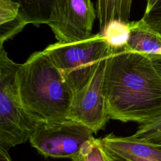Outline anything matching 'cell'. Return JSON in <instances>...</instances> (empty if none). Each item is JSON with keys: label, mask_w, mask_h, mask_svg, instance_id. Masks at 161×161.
Returning <instances> with one entry per match:
<instances>
[{"label": "cell", "mask_w": 161, "mask_h": 161, "mask_svg": "<svg viewBox=\"0 0 161 161\" xmlns=\"http://www.w3.org/2000/svg\"><path fill=\"white\" fill-rule=\"evenodd\" d=\"M103 91L111 119L140 125L161 117V77L148 55L113 49L106 60Z\"/></svg>", "instance_id": "cell-1"}, {"label": "cell", "mask_w": 161, "mask_h": 161, "mask_svg": "<svg viewBox=\"0 0 161 161\" xmlns=\"http://www.w3.org/2000/svg\"><path fill=\"white\" fill-rule=\"evenodd\" d=\"M17 80L22 104L37 122L68 119L74 91L43 50L21 64Z\"/></svg>", "instance_id": "cell-2"}, {"label": "cell", "mask_w": 161, "mask_h": 161, "mask_svg": "<svg viewBox=\"0 0 161 161\" xmlns=\"http://www.w3.org/2000/svg\"><path fill=\"white\" fill-rule=\"evenodd\" d=\"M20 65L0 46V147L7 150L29 140L38 123L21 100L17 80Z\"/></svg>", "instance_id": "cell-3"}, {"label": "cell", "mask_w": 161, "mask_h": 161, "mask_svg": "<svg viewBox=\"0 0 161 161\" xmlns=\"http://www.w3.org/2000/svg\"><path fill=\"white\" fill-rule=\"evenodd\" d=\"M43 51L61 72L74 92L90 79L99 63L112 53L104 36L100 33L77 42H57Z\"/></svg>", "instance_id": "cell-4"}, {"label": "cell", "mask_w": 161, "mask_h": 161, "mask_svg": "<svg viewBox=\"0 0 161 161\" xmlns=\"http://www.w3.org/2000/svg\"><path fill=\"white\" fill-rule=\"evenodd\" d=\"M93 133L86 126L72 119L39 122L29 142L45 158H72L87 141L94 138Z\"/></svg>", "instance_id": "cell-5"}, {"label": "cell", "mask_w": 161, "mask_h": 161, "mask_svg": "<svg viewBox=\"0 0 161 161\" xmlns=\"http://www.w3.org/2000/svg\"><path fill=\"white\" fill-rule=\"evenodd\" d=\"M96 18L91 0H53L46 24L60 43H72L89 38Z\"/></svg>", "instance_id": "cell-6"}, {"label": "cell", "mask_w": 161, "mask_h": 161, "mask_svg": "<svg viewBox=\"0 0 161 161\" xmlns=\"http://www.w3.org/2000/svg\"><path fill=\"white\" fill-rule=\"evenodd\" d=\"M106 58L99 63L89 81L74 92L68 115L69 119L82 124L94 133L103 129L110 119L103 91Z\"/></svg>", "instance_id": "cell-7"}, {"label": "cell", "mask_w": 161, "mask_h": 161, "mask_svg": "<svg viewBox=\"0 0 161 161\" xmlns=\"http://www.w3.org/2000/svg\"><path fill=\"white\" fill-rule=\"evenodd\" d=\"M103 147L129 161H161V145L152 144L132 135L118 136L111 133L101 138Z\"/></svg>", "instance_id": "cell-8"}, {"label": "cell", "mask_w": 161, "mask_h": 161, "mask_svg": "<svg viewBox=\"0 0 161 161\" xmlns=\"http://www.w3.org/2000/svg\"><path fill=\"white\" fill-rule=\"evenodd\" d=\"M130 36L125 48L128 50L148 55H158L161 36L147 28L140 21H130Z\"/></svg>", "instance_id": "cell-9"}, {"label": "cell", "mask_w": 161, "mask_h": 161, "mask_svg": "<svg viewBox=\"0 0 161 161\" xmlns=\"http://www.w3.org/2000/svg\"><path fill=\"white\" fill-rule=\"evenodd\" d=\"M27 25L19 14V6L11 0H0V46Z\"/></svg>", "instance_id": "cell-10"}, {"label": "cell", "mask_w": 161, "mask_h": 161, "mask_svg": "<svg viewBox=\"0 0 161 161\" xmlns=\"http://www.w3.org/2000/svg\"><path fill=\"white\" fill-rule=\"evenodd\" d=\"M131 4L132 0H97L99 33L114 21L128 23Z\"/></svg>", "instance_id": "cell-11"}, {"label": "cell", "mask_w": 161, "mask_h": 161, "mask_svg": "<svg viewBox=\"0 0 161 161\" xmlns=\"http://www.w3.org/2000/svg\"><path fill=\"white\" fill-rule=\"evenodd\" d=\"M19 6V14L28 24L38 26L49 19L53 0H11Z\"/></svg>", "instance_id": "cell-12"}, {"label": "cell", "mask_w": 161, "mask_h": 161, "mask_svg": "<svg viewBox=\"0 0 161 161\" xmlns=\"http://www.w3.org/2000/svg\"><path fill=\"white\" fill-rule=\"evenodd\" d=\"M130 33L129 23L114 21L110 23L101 34L104 36L108 43L113 50L123 48L126 45Z\"/></svg>", "instance_id": "cell-13"}, {"label": "cell", "mask_w": 161, "mask_h": 161, "mask_svg": "<svg viewBox=\"0 0 161 161\" xmlns=\"http://www.w3.org/2000/svg\"><path fill=\"white\" fill-rule=\"evenodd\" d=\"M140 21L147 28L161 36V0H147L146 9Z\"/></svg>", "instance_id": "cell-14"}, {"label": "cell", "mask_w": 161, "mask_h": 161, "mask_svg": "<svg viewBox=\"0 0 161 161\" xmlns=\"http://www.w3.org/2000/svg\"><path fill=\"white\" fill-rule=\"evenodd\" d=\"M72 161H106L101 138H93L87 141Z\"/></svg>", "instance_id": "cell-15"}, {"label": "cell", "mask_w": 161, "mask_h": 161, "mask_svg": "<svg viewBox=\"0 0 161 161\" xmlns=\"http://www.w3.org/2000/svg\"><path fill=\"white\" fill-rule=\"evenodd\" d=\"M132 136L152 144L161 145V117L152 122L140 124Z\"/></svg>", "instance_id": "cell-16"}, {"label": "cell", "mask_w": 161, "mask_h": 161, "mask_svg": "<svg viewBox=\"0 0 161 161\" xmlns=\"http://www.w3.org/2000/svg\"><path fill=\"white\" fill-rule=\"evenodd\" d=\"M103 152L106 161H129L103 147Z\"/></svg>", "instance_id": "cell-17"}, {"label": "cell", "mask_w": 161, "mask_h": 161, "mask_svg": "<svg viewBox=\"0 0 161 161\" xmlns=\"http://www.w3.org/2000/svg\"><path fill=\"white\" fill-rule=\"evenodd\" d=\"M150 57L153 67H155L157 73L161 77V55H150Z\"/></svg>", "instance_id": "cell-18"}, {"label": "cell", "mask_w": 161, "mask_h": 161, "mask_svg": "<svg viewBox=\"0 0 161 161\" xmlns=\"http://www.w3.org/2000/svg\"><path fill=\"white\" fill-rule=\"evenodd\" d=\"M0 161H13L8 150L0 147Z\"/></svg>", "instance_id": "cell-19"}, {"label": "cell", "mask_w": 161, "mask_h": 161, "mask_svg": "<svg viewBox=\"0 0 161 161\" xmlns=\"http://www.w3.org/2000/svg\"><path fill=\"white\" fill-rule=\"evenodd\" d=\"M158 55H161V48H160V51H159V53H158Z\"/></svg>", "instance_id": "cell-20"}]
</instances>
